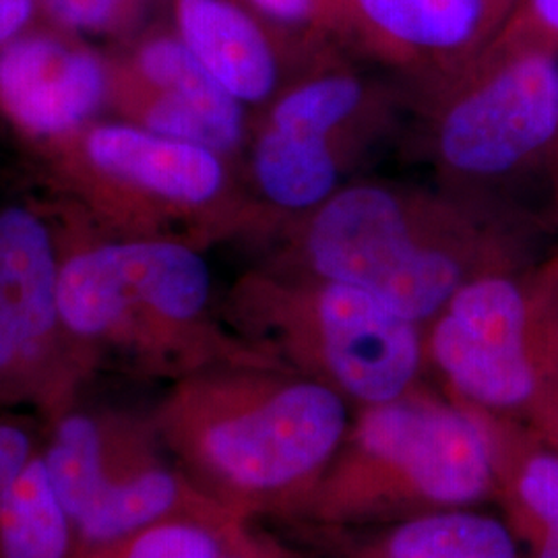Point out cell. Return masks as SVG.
<instances>
[{
    "instance_id": "1",
    "label": "cell",
    "mask_w": 558,
    "mask_h": 558,
    "mask_svg": "<svg viewBox=\"0 0 558 558\" xmlns=\"http://www.w3.org/2000/svg\"><path fill=\"white\" fill-rule=\"evenodd\" d=\"M354 412L290 368L223 364L177 380L151 418L170 458L221 509L294 523Z\"/></svg>"
},
{
    "instance_id": "2",
    "label": "cell",
    "mask_w": 558,
    "mask_h": 558,
    "mask_svg": "<svg viewBox=\"0 0 558 558\" xmlns=\"http://www.w3.org/2000/svg\"><path fill=\"white\" fill-rule=\"evenodd\" d=\"M281 265L360 288L426 327L465 283L521 260L478 201L359 180L296 220Z\"/></svg>"
},
{
    "instance_id": "3",
    "label": "cell",
    "mask_w": 558,
    "mask_h": 558,
    "mask_svg": "<svg viewBox=\"0 0 558 558\" xmlns=\"http://www.w3.org/2000/svg\"><path fill=\"white\" fill-rule=\"evenodd\" d=\"M62 325L85 359L117 352L174 380L223 364H274L214 313V274L186 242L129 240L62 260Z\"/></svg>"
},
{
    "instance_id": "4",
    "label": "cell",
    "mask_w": 558,
    "mask_h": 558,
    "mask_svg": "<svg viewBox=\"0 0 558 558\" xmlns=\"http://www.w3.org/2000/svg\"><path fill=\"white\" fill-rule=\"evenodd\" d=\"M495 500V465L478 408L420 383L359 408L294 525L371 527Z\"/></svg>"
},
{
    "instance_id": "5",
    "label": "cell",
    "mask_w": 558,
    "mask_h": 558,
    "mask_svg": "<svg viewBox=\"0 0 558 558\" xmlns=\"http://www.w3.org/2000/svg\"><path fill=\"white\" fill-rule=\"evenodd\" d=\"M228 325L354 410L401 398L428 373L424 327L360 288L283 265L240 279Z\"/></svg>"
},
{
    "instance_id": "6",
    "label": "cell",
    "mask_w": 558,
    "mask_h": 558,
    "mask_svg": "<svg viewBox=\"0 0 558 558\" xmlns=\"http://www.w3.org/2000/svg\"><path fill=\"white\" fill-rule=\"evenodd\" d=\"M426 371L451 398L550 439L558 428V259L465 283L424 327Z\"/></svg>"
},
{
    "instance_id": "7",
    "label": "cell",
    "mask_w": 558,
    "mask_h": 558,
    "mask_svg": "<svg viewBox=\"0 0 558 558\" xmlns=\"http://www.w3.org/2000/svg\"><path fill=\"white\" fill-rule=\"evenodd\" d=\"M41 461L77 557L166 519L234 518L170 458L154 418L71 405L50 418Z\"/></svg>"
},
{
    "instance_id": "8",
    "label": "cell",
    "mask_w": 558,
    "mask_h": 558,
    "mask_svg": "<svg viewBox=\"0 0 558 558\" xmlns=\"http://www.w3.org/2000/svg\"><path fill=\"white\" fill-rule=\"evenodd\" d=\"M435 92L430 151L445 191L472 199L553 158L558 52L490 48Z\"/></svg>"
},
{
    "instance_id": "9",
    "label": "cell",
    "mask_w": 558,
    "mask_h": 558,
    "mask_svg": "<svg viewBox=\"0 0 558 558\" xmlns=\"http://www.w3.org/2000/svg\"><path fill=\"white\" fill-rule=\"evenodd\" d=\"M60 267L34 211H0V399L34 403L48 418L73 405L87 362L62 325Z\"/></svg>"
},
{
    "instance_id": "10",
    "label": "cell",
    "mask_w": 558,
    "mask_h": 558,
    "mask_svg": "<svg viewBox=\"0 0 558 558\" xmlns=\"http://www.w3.org/2000/svg\"><path fill=\"white\" fill-rule=\"evenodd\" d=\"M375 108L359 75L329 69L281 89L253 140L251 172L260 199L294 220L345 184L350 145Z\"/></svg>"
},
{
    "instance_id": "11",
    "label": "cell",
    "mask_w": 558,
    "mask_h": 558,
    "mask_svg": "<svg viewBox=\"0 0 558 558\" xmlns=\"http://www.w3.org/2000/svg\"><path fill=\"white\" fill-rule=\"evenodd\" d=\"M110 71L62 29H25L0 46V106L34 137H66L100 112Z\"/></svg>"
},
{
    "instance_id": "12",
    "label": "cell",
    "mask_w": 558,
    "mask_h": 558,
    "mask_svg": "<svg viewBox=\"0 0 558 558\" xmlns=\"http://www.w3.org/2000/svg\"><path fill=\"white\" fill-rule=\"evenodd\" d=\"M135 124L223 158L246 137V106L228 94L174 32L141 40L126 66Z\"/></svg>"
},
{
    "instance_id": "13",
    "label": "cell",
    "mask_w": 558,
    "mask_h": 558,
    "mask_svg": "<svg viewBox=\"0 0 558 558\" xmlns=\"http://www.w3.org/2000/svg\"><path fill=\"white\" fill-rule=\"evenodd\" d=\"M83 156L106 179L174 216L216 209L228 193L226 158L201 145L170 140L131 122L92 126Z\"/></svg>"
},
{
    "instance_id": "14",
    "label": "cell",
    "mask_w": 558,
    "mask_h": 558,
    "mask_svg": "<svg viewBox=\"0 0 558 558\" xmlns=\"http://www.w3.org/2000/svg\"><path fill=\"white\" fill-rule=\"evenodd\" d=\"M345 2L383 57L403 66L440 69L449 81L465 69L461 59L488 38L507 0Z\"/></svg>"
},
{
    "instance_id": "15",
    "label": "cell",
    "mask_w": 558,
    "mask_h": 558,
    "mask_svg": "<svg viewBox=\"0 0 558 558\" xmlns=\"http://www.w3.org/2000/svg\"><path fill=\"white\" fill-rule=\"evenodd\" d=\"M300 527L325 558H527L507 521L486 507L371 527Z\"/></svg>"
},
{
    "instance_id": "16",
    "label": "cell",
    "mask_w": 558,
    "mask_h": 558,
    "mask_svg": "<svg viewBox=\"0 0 558 558\" xmlns=\"http://www.w3.org/2000/svg\"><path fill=\"white\" fill-rule=\"evenodd\" d=\"M174 34L244 106L274 100L281 87L276 44L240 0H174Z\"/></svg>"
},
{
    "instance_id": "17",
    "label": "cell",
    "mask_w": 558,
    "mask_h": 558,
    "mask_svg": "<svg viewBox=\"0 0 558 558\" xmlns=\"http://www.w3.org/2000/svg\"><path fill=\"white\" fill-rule=\"evenodd\" d=\"M495 465V500L525 557L558 558V447L515 420L480 410Z\"/></svg>"
},
{
    "instance_id": "18",
    "label": "cell",
    "mask_w": 558,
    "mask_h": 558,
    "mask_svg": "<svg viewBox=\"0 0 558 558\" xmlns=\"http://www.w3.org/2000/svg\"><path fill=\"white\" fill-rule=\"evenodd\" d=\"M0 558H77L73 521L48 478L41 451L0 500Z\"/></svg>"
},
{
    "instance_id": "19",
    "label": "cell",
    "mask_w": 558,
    "mask_h": 558,
    "mask_svg": "<svg viewBox=\"0 0 558 558\" xmlns=\"http://www.w3.org/2000/svg\"><path fill=\"white\" fill-rule=\"evenodd\" d=\"M236 521L240 519H166L77 558H218L226 532Z\"/></svg>"
},
{
    "instance_id": "20",
    "label": "cell",
    "mask_w": 558,
    "mask_h": 558,
    "mask_svg": "<svg viewBox=\"0 0 558 558\" xmlns=\"http://www.w3.org/2000/svg\"><path fill=\"white\" fill-rule=\"evenodd\" d=\"M50 23L73 36L112 34L129 25L151 0H38Z\"/></svg>"
},
{
    "instance_id": "21",
    "label": "cell",
    "mask_w": 558,
    "mask_h": 558,
    "mask_svg": "<svg viewBox=\"0 0 558 558\" xmlns=\"http://www.w3.org/2000/svg\"><path fill=\"white\" fill-rule=\"evenodd\" d=\"M493 48L558 52V0H525Z\"/></svg>"
},
{
    "instance_id": "22",
    "label": "cell",
    "mask_w": 558,
    "mask_h": 558,
    "mask_svg": "<svg viewBox=\"0 0 558 558\" xmlns=\"http://www.w3.org/2000/svg\"><path fill=\"white\" fill-rule=\"evenodd\" d=\"M218 558H311L299 546L265 530L260 521H236L226 532Z\"/></svg>"
},
{
    "instance_id": "23",
    "label": "cell",
    "mask_w": 558,
    "mask_h": 558,
    "mask_svg": "<svg viewBox=\"0 0 558 558\" xmlns=\"http://www.w3.org/2000/svg\"><path fill=\"white\" fill-rule=\"evenodd\" d=\"M40 451L41 445H38L32 428L17 420L0 418V500L15 486Z\"/></svg>"
},
{
    "instance_id": "24",
    "label": "cell",
    "mask_w": 558,
    "mask_h": 558,
    "mask_svg": "<svg viewBox=\"0 0 558 558\" xmlns=\"http://www.w3.org/2000/svg\"><path fill=\"white\" fill-rule=\"evenodd\" d=\"M260 20L286 27H300L317 20L329 0H240Z\"/></svg>"
},
{
    "instance_id": "25",
    "label": "cell",
    "mask_w": 558,
    "mask_h": 558,
    "mask_svg": "<svg viewBox=\"0 0 558 558\" xmlns=\"http://www.w3.org/2000/svg\"><path fill=\"white\" fill-rule=\"evenodd\" d=\"M38 11V0H0V46L29 29Z\"/></svg>"
},
{
    "instance_id": "26",
    "label": "cell",
    "mask_w": 558,
    "mask_h": 558,
    "mask_svg": "<svg viewBox=\"0 0 558 558\" xmlns=\"http://www.w3.org/2000/svg\"><path fill=\"white\" fill-rule=\"evenodd\" d=\"M553 166H555V193H557L558 203V137L557 145H555V151H553Z\"/></svg>"
},
{
    "instance_id": "27",
    "label": "cell",
    "mask_w": 558,
    "mask_h": 558,
    "mask_svg": "<svg viewBox=\"0 0 558 558\" xmlns=\"http://www.w3.org/2000/svg\"><path fill=\"white\" fill-rule=\"evenodd\" d=\"M546 440H550V442H553V445H557V447H558V428H557V430H555V433H553V437H550V439H546Z\"/></svg>"
}]
</instances>
